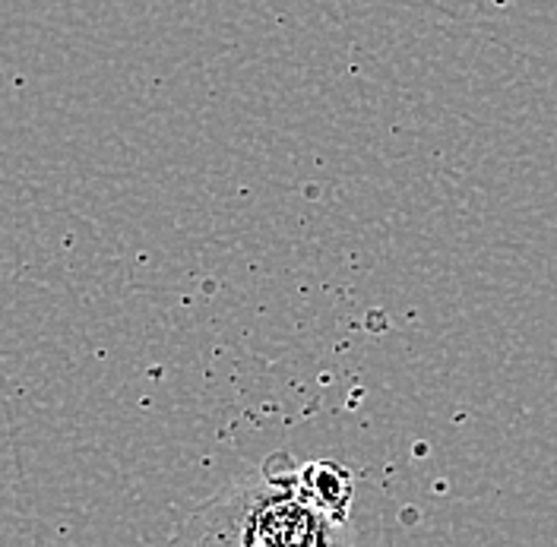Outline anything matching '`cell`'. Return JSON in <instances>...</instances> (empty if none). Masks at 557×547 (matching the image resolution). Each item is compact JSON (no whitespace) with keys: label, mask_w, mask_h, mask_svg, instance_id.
<instances>
[{"label":"cell","mask_w":557,"mask_h":547,"mask_svg":"<svg viewBox=\"0 0 557 547\" xmlns=\"http://www.w3.org/2000/svg\"><path fill=\"white\" fill-rule=\"evenodd\" d=\"M172 547H351V529L313 510L298 462L273 452L187 515Z\"/></svg>","instance_id":"obj_1"},{"label":"cell","mask_w":557,"mask_h":547,"mask_svg":"<svg viewBox=\"0 0 557 547\" xmlns=\"http://www.w3.org/2000/svg\"><path fill=\"white\" fill-rule=\"evenodd\" d=\"M298 484L313 510L348 525V513L355 504V475L348 465L336 459H313L298 465Z\"/></svg>","instance_id":"obj_2"}]
</instances>
